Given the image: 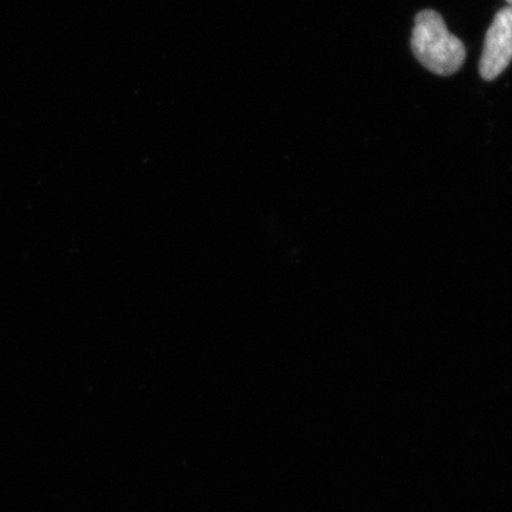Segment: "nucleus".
<instances>
[{"label":"nucleus","mask_w":512,"mask_h":512,"mask_svg":"<svg viewBox=\"0 0 512 512\" xmlns=\"http://www.w3.org/2000/svg\"><path fill=\"white\" fill-rule=\"evenodd\" d=\"M412 49L417 60L439 76L457 73L466 60V47L436 10H423L416 16Z\"/></svg>","instance_id":"nucleus-1"},{"label":"nucleus","mask_w":512,"mask_h":512,"mask_svg":"<svg viewBox=\"0 0 512 512\" xmlns=\"http://www.w3.org/2000/svg\"><path fill=\"white\" fill-rule=\"evenodd\" d=\"M512 62V8L501 9L495 15L485 36L480 73L485 80H494Z\"/></svg>","instance_id":"nucleus-2"},{"label":"nucleus","mask_w":512,"mask_h":512,"mask_svg":"<svg viewBox=\"0 0 512 512\" xmlns=\"http://www.w3.org/2000/svg\"><path fill=\"white\" fill-rule=\"evenodd\" d=\"M507 2L510 3L511 8H512V0H507Z\"/></svg>","instance_id":"nucleus-3"}]
</instances>
